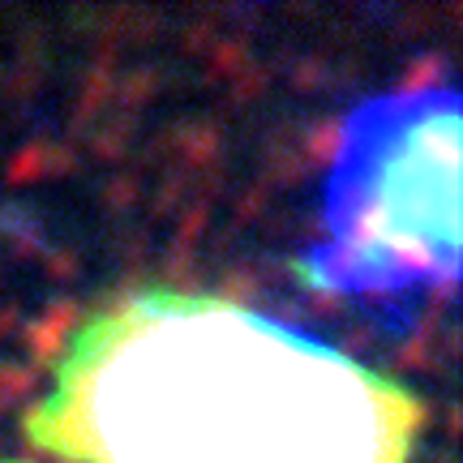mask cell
Returning <instances> with one entry per match:
<instances>
[{
	"label": "cell",
	"mask_w": 463,
	"mask_h": 463,
	"mask_svg": "<svg viewBox=\"0 0 463 463\" xmlns=\"http://www.w3.org/2000/svg\"><path fill=\"white\" fill-rule=\"evenodd\" d=\"M416 408L258 309L137 297L69 352L52 447L82 463H408Z\"/></svg>",
	"instance_id": "6da1fadb"
},
{
	"label": "cell",
	"mask_w": 463,
	"mask_h": 463,
	"mask_svg": "<svg viewBox=\"0 0 463 463\" xmlns=\"http://www.w3.org/2000/svg\"><path fill=\"white\" fill-rule=\"evenodd\" d=\"M339 297H412L459 275V95L412 86L352 108L339 125L322 236L305 258Z\"/></svg>",
	"instance_id": "7a4b0ae2"
}]
</instances>
